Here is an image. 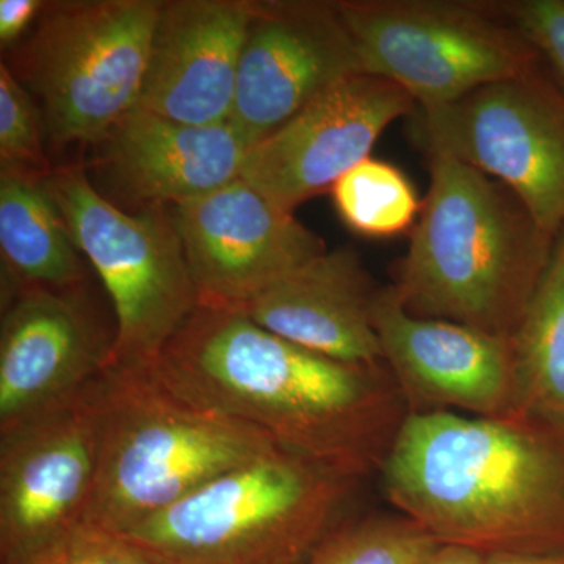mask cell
<instances>
[{
  "label": "cell",
  "instance_id": "6da1fadb",
  "mask_svg": "<svg viewBox=\"0 0 564 564\" xmlns=\"http://www.w3.org/2000/svg\"><path fill=\"white\" fill-rule=\"evenodd\" d=\"M152 366L184 399L358 480L380 473L410 414L386 362L337 361L236 311L199 306Z\"/></svg>",
  "mask_w": 564,
  "mask_h": 564
},
{
  "label": "cell",
  "instance_id": "7a4b0ae2",
  "mask_svg": "<svg viewBox=\"0 0 564 564\" xmlns=\"http://www.w3.org/2000/svg\"><path fill=\"white\" fill-rule=\"evenodd\" d=\"M389 502L441 544L564 554V432L522 413H410L381 467Z\"/></svg>",
  "mask_w": 564,
  "mask_h": 564
},
{
  "label": "cell",
  "instance_id": "3957f363",
  "mask_svg": "<svg viewBox=\"0 0 564 564\" xmlns=\"http://www.w3.org/2000/svg\"><path fill=\"white\" fill-rule=\"evenodd\" d=\"M397 262L392 288L408 313L513 337L556 240L502 182L443 154Z\"/></svg>",
  "mask_w": 564,
  "mask_h": 564
},
{
  "label": "cell",
  "instance_id": "277c9868",
  "mask_svg": "<svg viewBox=\"0 0 564 564\" xmlns=\"http://www.w3.org/2000/svg\"><path fill=\"white\" fill-rule=\"evenodd\" d=\"M91 400L98 475L85 522L111 533H128L278 447L256 426L184 399L154 366H110Z\"/></svg>",
  "mask_w": 564,
  "mask_h": 564
},
{
  "label": "cell",
  "instance_id": "5b68a950",
  "mask_svg": "<svg viewBox=\"0 0 564 564\" xmlns=\"http://www.w3.org/2000/svg\"><path fill=\"white\" fill-rule=\"evenodd\" d=\"M361 481L274 447L120 536L161 564H300L350 521Z\"/></svg>",
  "mask_w": 564,
  "mask_h": 564
},
{
  "label": "cell",
  "instance_id": "8992f818",
  "mask_svg": "<svg viewBox=\"0 0 564 564\" xmlns=\"http://www.w3.org/2000/svg\"><path fill=\"white\" fill-rule=\"evenodd\" d=\"M41 182L113 304L111 366H152L199 307L172 210L121 209L80 169Z\"/></svg>",
  "mask_w": 564,
  "mask_h": 564
},
{
  "label": "cell",
  "instance_id": "52a82bcc",
  "mask_svg": "<svg viewBox=\"0 0 564 564\" xmlns=\"http://www.w3.org/2000/svg\"><path fill=\"white\" fill-rule=\"evenodd\" d=\"M334 3L355 46L361 73L399 85L417 109L447 106L543 62L505 13L503 2Z\"/></svg>",
  "mask_w": 564,
  "mask_h": 564
},
{
  "label": "cell",
  "instance_id": "ba28073f",
  "mask_svg": "<svg viewBox=\"0 0 564 564\" xmlns=\"http://www.w3.org/2000/svg\"><path fill=\"white\" fill-rule=\"evenodd\" d=\"M162 2H57L41 14L22 58L52 141L101 143L135 107Z\"/></svg>",
  "mask_w": 564,
  "mask_h": 564
},
{
  "label": "cell",
  "instance_id": "9c48e42d",
  "mask_svg": "<svg viewBox=\"0 0 564 564\" xmlns=\"http://www.w3.org/2000/svg\"><path fill=\"white\" fill-rule=\"evenodd\" d=\"M408 120L426 155H448L502 182L545 232L562 236L564 91L543 62Z\"/></svg>",
  "mask_w": 564,
  "mask_h": 564
},
{
  "label": "cell",
  "instance_id": "30bf717a",
  "mask_svg": "<svg viewBox=\"0 0 564 564\" xmlns=\"http://www.w3.org/2000/svg\"><path fill=\"white\" fill-rule=\"evenodd\" d=\"M91 388L0 432V563L28 562L87 519L99 448Z\"/></svg>",
  "mask_w": 564,
  "mask_h": 564
},
{
  "label": "cell",
  "instance_id": "8fae6325",
  "mask_svg": "<svg viewBox=\"0 0 564 564\" xmlns=\"http://www.w3.org/2000/svg\"><path fill=\"white\" fill-rule=\"evenodd\" d=\"M417 104L381 77L356 74L334 85L248 152L240 177L292 212L332 192L352 166L370 158L381 133Z\"/></svg>",
  "mask_w": 564,
  "mask_h": 564
},
{
  "label": "cell",
  "instance_id": "7c38bea8",
  "mask_svg": "<svg viewBox=\"0 0 564 564\" xmlns=\"http://www.w3.org/2000/svg\"><path fill=\"white\" fill-rule=\"evenodd\" d=\"M172 215L204 307L240 310L326 251L322 237L242 177L176 204Z\"/></svg>",
  "mask_w": 564,
  "mask_h": 564
},
{
  "label": "cell",
  "instance_id": "4fadbf2b",
  "mask_svg": "<svg viewBox=\"0 0 564 564\" xmlns=\"http://www.w3.org/2000/svg\"><path fill=\"white\" fill-rule=\"evenodd\" d=\"M361 73L334 2H256L231 120L252 147L326 90Z\"/></svg>",
  "mask_w": 564,
  "mask_h": 564
},
{
  "label": "cell",
  "instance_id": "5bb4252c",
  "mask_svg": "<svg viewBox=\"0 0 564 564\" xmlns=\"http://www.w3.org/2000/svg\"><path fill=\"white\" fill-rule=\"evenodd\" d=\"M0 325V432L74 402L113 361L115 336L82 288L7 293Z\"/></svg>",
  "mask_w": 564,
  "mask_h": 564
},
{
  "label": "cell",
  "instance_id": "9a60e30c",
  "mask_svg": "<svg viewBox=\"0 0 564 564\" xmlns=\"http://www.w3.org/2000/svg\"><path fill=\"white\" fill-rule=\"evenodd\" d=\"M373 326L410 413L502 417L518 413L513 337L408 313L392 285L378 289Z\"/></svg>",
  "mask_w": 564,
  "mask_h": 564
},
{
  "label": "cell",
  "instance_id": "2e32d148",
  "mask_svg": "<svg viewBox=\"0 0 564 564\" xmlns=\"http://www.w3.org/2000/svg\"><path fill=\"white\" fill-rule=\"evenodd\" d=\"M256 2H162L140 109L185 124L231 120L240 58Z\"/></svg>",
  "mask_w": 564,
  "mask_h": 564
},
{
  "label": "cell",
  "instance_id": "e0dca14e",
  "mask_svg": "<svg viewBox=\"0 0 564 564\" xmlns=\"http://www.w3.org/2000/svg\"><path fill=\"white\" fill-rule=\"evenodd\" d=\"M98 147L104 180L122 202L148 209L239 180L252 143L232 121L185 124L135 107Z\"/></svg>",
  "mask_w": 564,
  "mask_h": 564
},
{
  "label": "cell",
  "instance_id": "ac0fdd59",
  "mask_svg": "<svg viewBox=\"0 0 564 564\" xmlns=\"http://www.w3.org/2000/svg\"><path fill=\"white\" fill-rule=\"evenodd\" d=\"M378 289L350 248L311 259L236 313L282 339L351 364L384 362L373 326Z\"/></svg>",
  "mask_w": 564,
  "mask_h": 564
},
{
  "label": "cell",
  "instance_id": "d6986e66",
  "mask_svg": "<svg viewBox=\"0 0 564 564\" xmlns=\"http://www.w3.org/2000/svg\"><path fill=\"white\" fill-rule=\"evenodd\" d=\"M43 177L0 172V250L7 293L28 288H82L84 267Z\"/></svg>",
  "mask_w": 564,
  "mask_h": 564
},
{
  "label": "cell",
  "instance_id": "ffe728a7",
  "mask_svg": "<svg viewBox=\"0 0 564 564\" xmlns=\"http://www.w3.org/2000/svg\"><path fill=\"white\" fill-rule=\"evenodd\" d=\"M518 413L564 432V231L513 336Z\"/></svg>",
  "mask_w": 564,
  "mask_h": 564
},
{
  "label": "cell",
  "instance_id": "44dd1931",
  "mask_svg": "<svg viewBox=\"0 0 564 564\" xmlns=\"http://www.w3.org/2000/svg\"><path fill=\"white\" fill-rule=\"evenodd\" d=\"M329 193L344 225L367 239H389L410 231L422 210L406 174L372 155L345 173Z\"/></svg>",
  "mask_w": 564,
  "mask_h": 564
},
{
  "label": "cell",
  "instance_id": "7402d4cb",
  "mask_svg": "<svg viewBox=\"0 0 564 564\" xmlns=\"http://www.w3.org/2000/svg\"><path fill=\"white\" fill-rule=\"evenodd\" d=\"M440 544L402 514L351 518L300 564H419Z\"/></svg>",
  "mask_w": 564,
  "mask_h": 564
},
{
  "label": "cell",
  "instance_id": "603a6c76",
  "mask_svg": "<svg viewBox=\"0 0 564 564\" xmlns=\"http://www.w3.org/2000/svg\"><path fill=\"white\" fill-rule=\"evenodd\" d=\"M40 111L9 66H0V162L2 170L44 177L50 174Z\"/></svg>",
  "mask_w": 564,
  "mask_h": 564
},
{
  "label": "cell",
  "instance_id": "cb8c5ba5",
  "mask_svg": "<svg viewBox=\"0 0 564 564\" xmlns=\"http://www.w3.org/2000/svg\"><path fill=\"white\" fill-rule=\"evenodd\" d=\"M22 564H161L120 534L84 524Z\"/></svg>",
  "mask_w": 564,
  "mask_h": 564
},
{
  "label": "cell",
  "instance_id": "d4e9b609",
  "mask_svg": "<svg viewBox=\"0 0 564 564\" xmlns=\"http://www.w3.org/2000/svg\"><path fill=\"white\" fill-rule=\"evenodd\" d=\"M503 9L564 91V0H514Z\"/></svg>",
  "mask_w": 564,
  "mask_h": 564
},
{
  "label": "cell",
  "instance_id": "484cf974",
  "mask_svg": "<svg viewBox=\"0 0 564 564\" xmlns=\"http://www.w3.org/2000/svg\"><path fill=\"white\" fill-rule=\"evenodd\" d=\"M46 3L41 0H0V41L9 46L20 39L31 22L39 18Z\"/></svg>",
  "mask_w": 564,
  "mask_h": 564
},
{
  "label": "cell",
  "instance_id": "4316f807",
  "mask_svg": "<svg viewBox=\"0 0 564 564\" xmlns=\"http://www.w3.org/2000/svg\"><path fill=\"white\" fill-rule=\"evenodd\" d=\"M486 555L456 544H440L419 564H485Z\"/></svg>",
  "mask_w": 564,
  "mask_h": 564
},
{
  "label": "cell",
  "instance_id": "83f0119b",
  "mask_svg": "<svg viewBox=\"0 0 564 564\" xmlns=\"http://www.w3.org/2000/svg\"><path fill=\"white\" fill-rule=\"evenodd\" d=\"M485 564H564V554H489Z\"/></svg>",
  "mask_w": 564,
  "mask_h": 564
}]
</instances>
